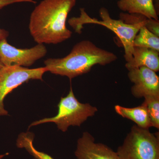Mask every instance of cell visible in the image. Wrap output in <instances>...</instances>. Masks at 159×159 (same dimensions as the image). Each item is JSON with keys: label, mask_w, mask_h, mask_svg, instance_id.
Masks as SVG:
<instances>
[{"label": "cell", "mask_w": 159, "mask_h": 159, "mask_svg": "<svg viewBox=\"0 0 159 159\" xmlns=\"http://www.w3.org/2000/svg\"><path fill=\"white\" fill-rule=\"evenodd\" d=\"M76 0H43L31 12L30 34L38 44H57L70 38L67 18Z\"/></svg>", "instance_id": "obj_1"}, {"label": "cell", "mask_w": 159, "mask_h": 159, "mask_svg": "<svg viewBox=\"0 0 159 159\" xmlns=\"http://www.w3.org/2000/svg\"><path fill=\"white\" fill-rule=\"evenodd\" d=\"M117 59V55L113 52L99 48L91 41L84 40L76 43L65 57L48 58L44 63L48 72L71 80L89 73L94 66L107 65Z\"/></svg>", "instance_id": "obj_2"}, {"label": "cell", "mask_w": 159, "mask_h": 159, "mask_svg": "<svg viewBox=\"0 0 159 159\" xmlns=\"http://www.w3.org/2000/svg\"><path fill=\"white\" fill-rule=\"evenodd\" d=\"M79 17L71 18L69 23L76 32L80 33L83 25L96 24L106 27L114 32L120 40L124 49V57L126 62L132 58L134 40L140 28L145 26L148 18L142 15L124 13L122 20L113 19L111 17L108 10L102 7L99 11L101 20L89 16L84 8H80Z\"/></svg>", "instance_id": "obj_3"}, {"label": "cell", "mask_w": 159, "mask_h": 159, "mask_svg": "<svg viewBox=\"0 0 159 159\" xmlns=\"http://www.w3.org/2000/svg\"><path fill=\"white\" fill-rule=\"evenodd\" d=\"M57 107L58 112L55 116L34 121L29 125V128L40 124L53 122L58 129L65 132L70 126H80L89 118L95 116L98 111L96 107L90 103L80 102L74 96L71 87L68 94L61 98Z\"/></svg>", "instance_id": "obj_4"}, {"label": "cell", "mask_w": 159, "mask_h": 159, "mask_svg": "<svg viewBox=\"0 0 159 159\" xmlns=\"http://www.w3.org/2000/svg\"><path fill=\"white\" fill-rule=\"evenodd\" d=\"M116 152L119 159H159V133L134 125Z\"/></svg>", "instance_id": "obj_5"}, {"label": "cell", "mask_w": 159, "mask_h": 159, "mask_svg": "<svg viewBox=\"0 0 159 159\" xmlns=\"http://www.w3.org/2000/svg\"><path fill=\"white\" fill-rule=\"evenodd\" d=\"M46 72L48 71L45 67L29 69L17 66H4L0 69V116L9 114L4 102L9 93L31 80H43V75Z\"/></svg>", "instance_id": "obj_6"}, {"label": "cell", "mask_w": 159, "mask_h": 159, "mask_svg": "<svg viewBox=\"0 0 159 159\" xmlns=\"http://www.w3.org/2000/svg\"><path fill=\"white\" fill-rule=\"evenodd\" d=\"M47 49L43 44L29 49H19L9 44L7 39L0 41V60L4 66L28 67L44 57Z\"/></svg>", "instance_id": "obj_7"}, {"label": "cell", "mask_w": 159, "mask_h": 159, "mask_svg": "<svg viewBox=\"0 0 159 159\" xmlns=\"http://www.w3.org/2000/svg\"><path fill=\"white\" fill-rule=\"evenodd\" d=\"M128 71L129 79L134 84L131 88L134 97L159 96V77L156 72L145 67Z\"/></svg>", "instance_id": "obj_8"}, {"label": "cell", "mask_w": 159, "mask_h": 159, "mask_svg": "<svg viewBox=\"0 0 159 159\" xmlns=\"http://www.w3.org/2000/svg\"><path fill=\"white\" fill-rule=\"evenodd\" d=\"M77 159H119L115 152L105 144L96 143L88 132H84L77 140L75 152Z\"/></svg>", "instance_id": "obj_9"}, {"label": "cell", "mask_w": 159, "mask_h": 159, "mask_svg": "<svg viewBox=\"0 0 159 159\" xmlns=\"http://www.w3.org/2000/svg\"><path fill=\"white\" fill-rule=\"evenodd\" d=\"M128 70L145 67L155 72L159 70V52L141 47H134L132 58L125 63Z\"/></svg>", "instance_id": "obj_10"}, {"label": "cell", "mask_w": 159, "mask_h": 159, "mask_svg": "<svg viewBox=\"0 0 159 159\" xmlns=\"http://www.w3.org/2000/svg\"><path fill=\"white\" fill-rule=\"evenodd\" d=\"M118 8L129 14L142 15L148 18L158 20L153 0H119Z\"/></svg>", "instance_id": "obj_11"}, {"label": "cell", "mask_w": 159, "mask_h": 159, "mask_svg": "<svg viewBox=\"0 0 159 159\" xmlns=\"http://www.w3.org/2000/svg\"><path fill=\"white\" fill-rule=\"evenodd\" d=\"M115 109L117 114L133 121L141 128L149 129L152 127L147 107L143 103L133 108L117 105L115 106Z\"/></svg>", "instance_id": "obj_12"}, {"label": "cell", "mask_w": 159, "mask_h": 159, "mask_svg": "<svg viewBox=\"0 0 159 159\" xmlns=\"http://www.w3.org/2000/svg\"><path fill=\"white\" fill-rule=\"evenodd\" d=\"M34 134L30 132L20 134L16 140L17 147L25 148L36 159H54L48 154L39 151L33 145Z\"/></svg>", "instance_id": "obj_13"}, {"label": "cell", "mask_w": 159, "mask_h": 159, "mask_svg": "<svg viewBox=\"0 0 159 159\" xmlns=\"http://www.w3.org/2000/svg\"><path fill=\"white\" fill-rule=\"evenodd\" d=\"M133 45L134 47L147 48L159 52V36L142 26L134 39Z\"/></svg>", "instance_id": "obj_14"}, {"label": "cell", "mask_w": 159, "mask_h": 159, "mask_svg": "<svg viewBox=\"0 0 159 159\" xmlns=\"http://www.w3.org/2000/svg\"><path fill=\"white\" fill-rule=\"evenodd\" d=\"M143 104L146 107L152 126L159 128V96L145 97Z\"/></svg>", "instance_id": "obj_15"}, {"label": "cell", "mask_w": 159, "mask_h": 159, "mask_svg": "<svg viewBox=\"0 0 159 159\" xmlns=\"http://www.w3.org/2000/svg\"><path fill=\"white\" fill-rule=\"evenodd\" d=\"M145 27L148 31L152 32L157 36H159V20H155L152 18H148Z\"/></svg>", "instance_id": "obj_16"}, {"label": "cell", "mask_w": 159, "mask_h": 159, "mask_svg": "<svg viewBox=\"0 0 159 159\" xmlns=\"http://www.w3.org/2000/svg\"><path fill=\"white\" fill-rule=\"evenodd\" d=\"M20 2H30L34 4L36 3L34 0H0V9L11 4Z\"/></svg>", "instance_id": "obj_17"}, {"label": "cell", "mask_w": 159, "mask_h": 159, "mask_svg": "<svg viewBox=\"0 0 159 159\" xmlns=\"http://www.w3.org/2000/svg\"><path fill=\"white\" fill-rule=\"evenodd\" d=\"M9 33L8 31L4 29L0 28V41L4 39H6L9 36Z\"/></svg>", "instance_id": "obj_18"}, {"label": "cell", "mask_w": 159, "mask_h": 159, "mask_svg": "<svg viewBox=\"0 0 159 159\" xmlns=\"http://www.w3.org/2000/svg\"><path fill=\"white\" fill-rule=\"evenodd\" d=\"M155 8L156 10L157 13L159 14V0H153Z\"/></svg>", "instance_id": "obj_19"}, {"label": "cell", "mask_w": 159, "mask_h": 159, "mask_svg": "<svg viewBox=\"0 0 159 159\" xmlns=\"http://www.w3.org/2000/svg\"><path fill=\"white\" fill-rule=\"evenodd\" d=\"M9 153H6L5 154H1L0 155V159H2L3 158H4V157L8 155H9Z\"/></svg>", "instance_id": "obj_20"}, {"label": "cell", "mask_w": 159, "mask_h": 159, "mask_svg": "<svg viewBox=\"0 0 159 159\" xmlns=\"http://www.w3.org/2000/svg\"><path fill=\"white\" fill-rule=\"evenodd\" d=\"M3 66H4V65H3L2 63V62L1 60H0V69L2 68Z\"/></svg>", "instance_id": "obj_21"}]
</instances>
